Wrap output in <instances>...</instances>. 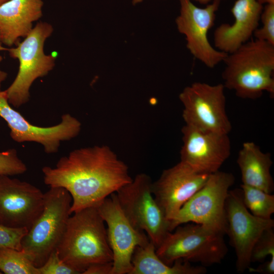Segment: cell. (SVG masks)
<instances>
[{"label": "cell", "instance_id": "35", "mask_svg": "<svg viewBox=\"0 0 274 274\" xmlns=\"http://www.w3.org/2000/svg\"><path fill=\"white\" fill-rule=\"evenodd\" d=\"M9 0H0V6L4 4L5 3L7 2Z\"/></svg>", "mask_w": 274, "mask_h": 274}, {"label": "cell", "instance_id": "10", "mask_svg": "<svg viewBox=\"0 0 274 274\" xmlns=\"http://www.w3.org/2000/svg\"><path fill=\"white\" fill-rule=\"evenodd\" d=\"M180 14L176 19L178 31L185 36L186 47L192 55L207 67L212 68L223 61L227 54L216 49L208 38L215 24L221 0H214L204 8L191 0H179Z\"/></svg>", "mask_w": 274, "mask_h": 274}, {"label": "cell", "instance_id": "15", "mask_svg": "<svg viewBox=\"0 0 274 274\" xmlns=\"http://www.w3.org/2000/svg\"><path fill=\"white\" fill-rule=\"evenodd\" d=\"M181 131V161L201 173L211 174L219 170L231 153L228 134L202 130L186 124Z\"/></svg>", "mask_w": 274, "mask_h": 274}, {"label": "cell", "instance_id": "7", "mask_svg": "<svg viewBox=\"0 0 274 274\" xmlns=\"http://www.w3.org/2000/svg\"><path fill=\"white\" fill-rule=\"evenodd\" d=\"M152 181L146 174L137 175L116 192L124 215L136 229L146 233L157 248L170 231L169 221L155 199Z\"/></svg>", "mask_w": 274, "mask_h": 274}, {"label": "cell", "instance_id": "4", "mask_svg": "<svg viewBox=\"0 0 274 274\" xmlns=\"http://www.w3.org/2000/svg\"><path fill=\"white\" fill-rule=\"evenodd\" d=\"M72 198L62 187H50L44 193L41 214L21 242L22 251L37 267L42 266L57 249L71 215Z\"/></svg>", "mask_w": 274, "mask_h": 274}, {"label": "cell", "instance_id": "19", "mask_svg": "<svg viewBox=\"0 0 274 274\" xmlns=\"http://www.w3.org/2000/svg\"><path fill=\"white\" fill-rule=\"evenodd\" d=\"M243 185L260 189L267 193L274 190L270 173L272 161L270 153H265L253 142H245L236 160Z\"/></svg>", "mask_w": 274, "mask_h": 274}, {"label": "cell", "instance_id": "23", "mask_svg": "<svg viewBox=\"0 0 274 274\" xmlns=\"http://www.w3.org/2000/svg\"><path fill=\"white\" fill-rule=\"evenodd\" d=\"M260 21L261 26L255 31V39L274 45V4H268L263 7Z\"/></svg>", "mask_w": 274, "mask_h": 274}, {"label": "cell", "instance_id": "14", "mask_svg": "<svg viewBox=\"0 0 274 274\" xmlns=\"http://www.w3.org/2000/svg\"><path fill=\"white\" fill-rule=\"evenodd\" d=\"M44 193L35 186L0 175V223L28 230L41 214Z\"/></svg>", "mask_w": 274, "mask_h": 274}, {"label": "cell", "instance_id": "26", "mask_svg": "<svg viewBox=\"0 0 274 274\" xmlns=\"http://www.w3.org/2000/svg\"><path fill=\"white\" fill-rule=\"evenodd\" d=\"M25 228H13L0 223V248L21 251V242L27 233Z\"/></svg>", "mask_w": 274, "mask_h": 274}, {"label": "cell", "instance_id": "20", "mask_svg": "<svg viewBox=\"0 0 274 274\" xmlns=\"http://www.w3.org/2000/svg\"><path fill=\"white\" fill-rule=\"evenodd\" d=\"M131 263L130 274H204L207 272L206 267L194 266L183 259L176 260L172 265L165 264L157 255L156 248L150 241L135 248Z\"/></svg>", "mask_w": 274, "mask_h": 274}, {"label": "cell", "instance_id": "34", "mask_svg": "<svg viewBox=\"0 0 274 274\" xmlns=\"http://www.w3.org/2000/svg\"><path fill=\"white\" fill-rule=\"evenodd\" d=\"M142 1L143 0H132V3L133 4H136L140 2H142Z\"/></svg>", "mask_w": 274, "mask_h": 274}, {"label": "cell", "instance_id": "29", "mask_svg": "<svg viewBox=\"0 0 274 274\" xmlns=\"http://www.w3.org/2000/svg\"><path fill=\"white\" fill-rule=\"evenodd\" d=\"M251 272H255L262 274H273L274 273V259L270 258L269 260L260 265L256 268H248Z\"/></svg>", "mask_w": 274, "mask_h": 274}, {"label": "cell", "instance_id": "16", "mask_svg": "<svg viewBox=\"0 0 274 274\" xmlns=\"http://www.w3.org/2000/svg\"><path fill=\"white\" fill-rule=\"evenodd\" d=\"M210 175L198 172L180 161L164 169L159 179L152 182V193L169 221L203 186Z\"/></svg>", "mask_w": 274, "mask_h": 274}, {"label": "cell", "instance_id": "27", "mask_svg": "<svg viewBox=\"0 0 274 274\" xmlns=\"http://www.w3.org/2000/svg\"><path fill=\"white\" fill-rule=\"evenodd\" d=\"M39 274H79L59 258L57 249L49 256L45 263L38 267Z\"/></svg>", "mask_w": 274, "mask_h": 274}, {"label": "cell", "instance_id": "24", "mask_svg": "<svg viewBox=\"0 0 274 274\" xmlns=\"http://www.w3.org/2000/svg\"><path fill=\"white\" fill-rule=\"evenodd\" d=\"M268 256L274 259V231L273 227L265 230L252 250L251 262H263Z\"/></svg>", "mask_w": 274, "mask_h": 274}, {"label": "cell", "instance_id": "21", "mask_svg": "<svg viewBox=\"0 0 274 274\" xmlns=\"http://www.w3.org/2000/svg\"><path fill=\"white\" fill-rule=\"evenodd\" d=\"M243 202L253 215L265 219H271L274 213V195L247 185H241Z\"/></svg>", "mask_w": 274, "mask_h": 274}, {"label": "cell", "instance_id": "1", "mask_svg": "<svg viewBox=\"0 0 274 274\" xmlns=\"http://www.w3.org/2000/svg\"><path fill=\"white\" fill-rule=\"evenodd\" d=\"M42 172L46 185L70 193L71 215L96 207L132 180L127 165L106 145L75 149L61 157L55 167H43Z\"/></svg>", "mask_w": 274, "mask_h": 274}, {"label": "cell", "instance_id": "8", "mask_svg": "<svg viewBox=\"0 0 274 274\" xmlns=\"http://www.w3.org/2000/svg\"><path fill=\"white\" fill-rule=\"evenodd\" d=\"M234 181L235 178L230 173L218 170L210 174L203 186L169 221L170 231L181 224L191 222L225 235L227 227L225 202Z\"/></svg>", "mask_w": 274, "mask_h": 274}, {"label": "cell", "instance_id": "30", "mask_svg": "<svg viewBox=\"0 0 274 274\" xmlns=\"http://www.w3.org/2000/svg\"><path fill=\"white\" fill-rule=\"evenodd\" d=\"M7 73L0 68V90L2 84L7 79Z\"/></svg>", "mask_w": 274, "mask_h": 274}, {"label": "cell", "instance_id": "22", "mask_svg": "<svg viewBox=\"0 0 274 274\" xmlns=\"http://www.w3.org/2000/svg\"><path fill=\"white\" fill-rule=\"evenodd\" d=\"M0 270L5 274H39L24 252L11 248H0Z\"/></svg>", "mask_w": 274, "mask_h": 274}, {"label": "cell", "instance_id": "12", "mask_svg": "<svg viewBox=\"0 0 274 274\" xmlns=\"http://www.w3.org/2000/svg\"><path fill=\"white\" fill-rule=\"evenodd\" d=\"M96 208L107 226V238L113 254L111 274H130L134 250L147 244L149 237L131 224L118 203L116 193L105 198Z\"/></svg>", "mask_w": 274, "mask_h": 274}, {"label": "cell", "instance_id": "36", "mask_svg": "<svg viewBox=\"0 0 274 274\" xmlns=\"http://www.w3.org/2000/svg\"><path fill=\"white\" fill-rule=\"evenodd\" d=\"M3 272H2V271L0 270V274L2 273Z\"/></svg>", "mask_w": 274, "mask_h": 274}, {"label": "cell", "instance_id": "17", "mask_svg": "<svg viewBox=\"0 0 274 274\" xmlns=\"http://www.w3.org/2000/svg\"><path fill=\"white\" fill-rule=\"evenodd\" d=\"M263 7L257 0H236L230 10L234 21L216 28L214 47L228 54L250 41L259 27Z\"/></svg>", "mask_w": 274, "mask_h": 274}, {"label": "cell", "instance_id": "13", "mask_svg": "<svg viewBox=\"0 0 274 274\" xmlns=\"http://www.w3.org/2000/svg\"><path fill=\"white\" fill-rule=\"evenodd\" d=\"M0 117L7 122L14 141L39 143L47 154L57 153L62 142L76 138L81 129L80 121L67 113L61 116V122L55 125L41 127L31 124L11 107L6 90H0Z\"/></svg>", "mask_w": 274, "mask_h": 274}, {"label": "cell", "instance_id": "31", "mask_svg": "<svg viewBox=\"0 0 274 274\" xmlns=\"http://www.w3.org/2000/svg\"><path fill=\"white\" fill-rule=\"evenodd\" d=\"M192 1L196 2L201 5H208L211 3L214 0H191Z\"/></svg>", "mask_w": 274, "mask_h": 274}, {"label": "cell", "instance_id": "6", "mask_svg": "<svg viewBox=\"0 0 274 274\" xmlns=\"http://www.w3.org/2000/svg\"><path fill=\"white\" fill-rule=\"evenodd\" d=\"M175 229L156 249L159 258L168 265L183 259L206 267L221 263L228 252L222 233L194 223Z\"/></svg>", "mask_w": 274, "mask_h": 274}, {"label": "cell", "instance_id": "5", "mask_svg": "<svg viewBox=\"0 0 274 274\" xmlns=\"http://www.w3.org/2000/svg\"><path fill=\"white\" fill-rule=\"evenodd\" d=\"M53 31L51 24L40 22L15 47L7 48L10 56L19 62L16 78L5 90L8 102L13 106L18 108L27 102L33 82L46 76L54 68L56 55H46L44 50L45 41Z\"/></svg>", "mask_w": 274, "mask_h": 274}, {"label": "cell", "instance_id": "9", "mask_svg": "<svg viewBox=\"0 0 274 274\" xmlns=\"http://www.w3.org/2000/svg\"><path fill=\"white\" fill-rule=\"evenodd\" d=\"M225 89L223 83L211 85L200 82L185 87L179 98L184 107L182 117L185 124L228 134L232 125L226 111Z\"/></svg>", "mask_w": 274, "mask_h": 274}, {"label": "cell", "instance_id": "33", "mask_svg": "<svg viewBox=\"0 0 274 274\" xmlns=\"http://www.w3.org/2000/svg\"><path fill=\"white\" fill-rule=\"evenodd\" d=\"M2 43L0 41V51H7V48H5L4 47H3L2 45ZM3 60V57L2 56L0 55V62L1 61H2Z\"/></svg>", "mask_w": 274, "mask_h": 274}, {"label": "cell", "instance_id": "25", "mask_svg": "<svg viewBox=\"0 0 274 274\" xmlns=\"http://www.w3.org/2000/svg\"><path fill=\"white\" fill-rule=\"evenodd\" d=\"M26 171L27 166L19 158L15 149L0 152V175L12 176Z\"/></svg>", "mask_w": 274, "mask_h": 274}, {"label": "cell", "instance_id": "28", "mask_svg": "<svg viewBox=\"0 0 274 274\" xmlns=\"http://www.w3.org/2000/svg\"><path fill=\"white\" fill-rule=\"evenodd\" d=\"M112 268V261L95 263L89 266L83 274H111Z\"/></svg>", "mask_w": 274, "mask_h": 274}, {"label": "cell", "instance_id": "32", "mask_svg": "<svg viewBox=\"0 0 274 274\" xmlns=\"http://www.w3.org/2000/svg\"><path fill=\"white\" fill-rule=\"evenodd\" d=\"M259 3L263 4H274V0H257Z\"/></svg>", "mask_w": 274, "mask_h": 274}, {"label": "cell", "instance_id": "18", "mask_svg": "<svg viewBox=\"0 0 274 274\" xmlns=\"http://www.w3.org/2000/svg\"><path fill=\"white\" fill-rule=\"evenodd\" d=\"M42 0H9L0 6V34L2 44L10 47L25 38L33 22L43 15Z\"/></svg>", "mask_w": 274, "mask_h": 274}, {"label": "cell", "instance_id": "3", "mask_svg": "<svg viewBox=\"0 0 274 274\" xmlns=\"http://www.w3.org/2000/svg\"><path fill=\"white\" fill-rule=\"evenodd\" d=\"M71 215L57 248L60 259L81 274L91 265L112 262L105 222L95 207Z\"/></svg>", "mask_w": 274, "mask_h": 274}, {"label": "cell", "instance_id": "37", "mask_svg": "<svg viewBox=\"0 0 274 274\" xmlns=\"http://www.w3.org/2000/svg\"><path fill=\"white\" fill-rule=\"evenodd\" d=\"M0 41H1V34H0Z\"/></svg>", "mask_w": 274, "mask_h": 274}, {"label": "cell", "instance_id": "11", "mask_svg": "<svg viewBox=\"0 0 274 274\" xmlns=\"http://www.w3.org/2000/svg\"><path fill=\"white\" fill-rule=\"evenodd\" d=\"M225 212L226 234L235 250L236 270L242 273L250 267L251 252L255 243L265 230L274 227V221L251 214L243 202L241 189L229 191Z\"/></svg>", "mask_w": 274, "mask_h": 274}, {"label": "cell", "instance_id": "2", "mask_svg": "<svg viewBox=\"0 0 274 274\" xmlns=\"http://www.w3.org/2000/svg\"><path fill=\"white\" fill-rule=\"evenodd\" d=\"M223 62V84L238 97L255 99L264 92L274 96V45L250 40Z\"/></svg>", "mask_w": 274, "mask_h": 274}]
</instances>
